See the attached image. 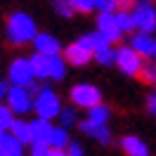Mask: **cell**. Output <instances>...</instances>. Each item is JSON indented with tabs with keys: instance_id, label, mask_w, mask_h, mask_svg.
Masks as SVG:
<instances>
[{
	"instance_id": "6da1fadb",
	"label": "cell",
	"mask_w": 156,
	"mask_h": 156,
	"mask_svg": "<svg viewBox=\"0 0 156 156\" xmlns=\"http://www.w3.org/2000/svg\"><path fill=\"white\" fill-rule=\"evenodd\" d=\"M36 21L31 14L26 12H12L10 19H7V26H5V36H7V43L12 45H26V43H33L36 38Z\"/></svg>"
},
{
	"instance_id": "7a4b0ae2",
	"label": "cell",
	"mask_w": 156,
	"mask_h": 156,
	"mask_svg": "<svg viewBox=\"0 0 156 156\" xmlns=\"http://www.w3.org/2000/svg\"><path fill=\"white\" fill-rule=\"evenodd\" d=\"M33 111H36V116L48 118V121L57 118L62 111V102H59L57 92L48 85H40L38 92L33 95Z\"/></svg>"
},
{
	"instance_id": "3957f363",
	"label": "cell",
	"mask_w": 156,
	"mask_h": 156,
	"mask_svg": "<svg viewBox=\"0 0 156 156\" xmlns=\"http://www.w3.org/2000/svg\"><path fill=\"white\" fill-rule=\"evenodd\" d=\"M5 104L14 111V116H24L33 111V92L26 85H10L5 95Z\"/></svg>"
},
{
	"instance_id": "277c9868",
	"label": "cell",
	"mask_w": 156,
	"mask_h": 156,
	"mask_svg": "<svg viewBox=\"0 0 156 156\" xmlns=\"http://www.w3.org/2000/svg\"><path fill=\"white\" fill-rule=\"evenodd\" d=\"M7 80L12 85H26L29 88L36 78V71H33V64H31V57H17L12 59L10 69H7Z\"/></svg>"
},
{
	"instance_id": "5b68a950",
	"label": "cell",
	"mask_w": 156,
	"mask_h": 156,
	"mask_svg": "<svg viewBox=\"0 0 156 156\" xmlns=\"http://www.w3.org/2000/svg\"><path fill=\"white\" fill-rule=\"evenodd\" d=\"M116 64L126 76H137L144 62H142V55L130 45V48H118L116 50Z\"/></svg>"
},
{
	"instance_id": "8992f818",
	"label": "cell",
	"mask_w": 156,
	"mask_h": 156,
	"mask_svg": "<svg viewBox=\"0 0 156 156\" xmlns=\"http://www.w3.org/2000/svg\"><path fill=\"white\" fill-rule=\"evenodd\" d=\"M69 97H71V102H73L76 107H80V109H90V107H95V104H99V102H102L99 90L95 88V85H88V83L73 85Z\"/></svg>"
},
{
	"instance_id": "52a82bcc",
	"label": "cell",
	"mask_w": 156,
	"mask_h": 156,
	"mask_svg": "<svg viewBox=\"0 0 156 156\" xmlns=\"http://www.w3.org/2000/svg\"><path fill=\"white\" fill-rule=\"evenodd\" d=\"M133 14H135L137 31H144V33H154L156 31V10L149 2H137Z\"/></svg>"
},
{
	"instance_id": "ba28073f",
	"label": "cell",
	"mask_w": 156,
	"mask_h": 156,
	"mask_svg": "<svg viewBox=\"0 0 156 156\" xmlns=\"http://www.w3.org/2000/svg\"><path fill=\"white\" fill-rule=\"evenodd\" d=\"M97 31L109 40V43H116V40H121V36H123V31H121V26H118L116 14H114V12H99V17H97Z\"/></svg>"
},
{
	"instance_id": "9c48e42d",
	"label": "cell",
	"mask_w": 156,
	"mask_h": 156,
	"mask_svg": "<svg viewBox=\"0 0 156 156\" xmlns=\"http://www.w3.org/2000/svg\"><path fill=\"white\" fill-rule=\"evenodd\" d=\"M78 128H80L83 135H90L92 140H97V142H102V144H109V142H111V133H109L107 123H95V121L85 118V121L78 123Z\"/></svg>"
},
{
	"instance_id": "30bf717a",
	"label": "cell",
	"mask_w": 156,
	"mask_h": 156,
	"mask_svg": "<svg viewBox=\"0 0 156 156\" xmlns=\"http://www.w3.org/2000/svg\"><path fill=\"white\" fill-rule=\"evenodd\" d=\"M64 59H66L69 64H73V66H85L90 59H92V52L85 45H80V43H71L64 50Z\"/></svg>"
},
{
	"instance_id": "8fae6325",
	"label": "cell",
	"mask_w": 156,
	"mask_h": 156,
	"mask_svg": "<svg viewBox=\"0 0 156 156\" xmlns=\"http://www.w3.org/2000/svg\"><path fill=\"white\" fill-rule=\"evenodd\" d=\"M33 50L40 52V55H59V52H62V45H59V40L55 38L52 33H36Z\"/></svg>"
},
{
	"instance_id": "7c38bea8",
	"label": "cell",
	"mask_w": 156,
	"mask_h": 156,
	"mask_svg": "<svg viewBox=\"0 0 156 156\" xmlns=\"http://www.w3.org/2000/svg\"><path fill=\"white\" fill-rule=\"evenodd\" d=\"M0 156H24V144L10 130L0 133Z\"/></svg>"
},
{
	"instance_id": "4fadbf2b",
	"label": "cell",
	"mask_w": 156,
	"mask_h": 156,
	"mask_svg": "<svg viewBox=\"0 0 156 156\" xmlns=\"http://www.w3.org/2000/svg\"><path fill=\"white\" fill-rule=\"evenodd\" d=\"M52 121L48 118H36V121H31V133H33V142H48L50 144V135H52Z\"/></svg>"
},
{
	"instance_id": "5bb4252c",
	"label": "cell",
	"mask_w": 156,
	"mask_h": 156,
	"mask_svg": "<svg viewBox=\"0 0 156 156\" xmlns=\"http://www.w3.org/2000/svg\"><path fill=\"white\" fill-rule=\"evenodd\" d=\"M64 76H66V59L59 55H48V78L62 80Z\"/></svg>"
},
{
	"instance_id": "9a60e30c",
	"label": "cell",
	"mask_w": 156,
	"mask_h": 156,
	"mask_svg": "<svg viewBox=\"0 0 156 156\" xmlns=\"http://www.w3.org/2000/svg\"><path fill=\"white\" fill-rule=\"evenodd\" d=\"M10 133L17 140H19L21 144L26 147V144H31L33 142V133H31V123H26V121H21V118H14L12 121V126H10Z\"/></svg>"
},
{
	"instance_id": "2e32d148",
	"label": "cell",
	"mask_w": 156,
	"mask_h": 156,
	"mask_svg": "<svg viewBox=\"0 0 156 156\" xmlns=\"http://www.w3.org/2000/svg\"><path fill=\"white\" fill-rule=\"evenodd\" d=\"M133 48L142 55V57H154V38H151V33H144V31H140L133 43H130Z\"/></svg>"
},
{
	"instance_id": "e0dca14e",
	"label": "cell",
	"mask_w": 156,
	"mask_h": 156,
	"mask_svg": "<svg viewBox=\"0 0 156 156\" xmlns=\"http://www.w3.org/2000/svg\"><path fill=\"white\" fill-rule=\"evenodd\" d=\"M121 147H123V151H126L128 156H149V149H147V144L140 137H133V135L123 137V140H121Z\"/></svg>"
},
{
	"instance_id": "ac0fdd59",
	"label": "cell",
	"mask_w": 156,
	"mask_h": 156,
	"mask_svg": "<svg viewBox=\"0 0 156 156\" xmlns=\"http://www.w3.org/2000/svg\"><path fill=\"white\" fill-rule=\"evenodd\" d=\"M92 59H97L102 66H109V64L116 62V50L111 48V43H104V45H99V48L92 52Z\"/></svg>"
},
{
	"instance_id": "d6986e66",
	"label": "cell",
	"mask_w": 156,
	"mask_h": 156,
	"mask_svg": "<svg viewBox=\"0 0 156 156\" xmlns=\"http://www.w3.org/2000/svg\"><path fill=\"white\" fill-rule=\"evenodd\" d=\"M69 142H71V140H69V128H64V126L52 128V135H50V147H55V149H66Z\"/></svg>"
},
{
	"instance_id": "ffe728a7",
	"label": "cell",
	"mask_w": 156,
	"mask_h": 156,
	"mask_svg": "<svg viewBox=\"0 0 156 156\" xmlns=\"http://www.w3.org/2000/svg\"><path fill=\"white\" fill-rule=\"evenodd\" d=\"M116 21H118V26H121V31H123V33H133V31L137 29L135 14H133L130 10H118V12H116Z\"/></svg>"
},
{
	"instance_id": "44dd1931",
	"label": "cell",
	"mask_w": 156,
	"mask_h": 156,
	"mask_svg": "<svg viewBox=\"0 0 156 156\" xmlns=\"http://www.w3.org/2000/svg\"><path fill=\"white\" fill-rule=\"evenodd\" d=\"M109 116H111V109H109L107 104H102V102L88 109V118H90V121H95V123H107Z\"/></svg>"
},
{
	"instance_id": "7402d4cb",
	"label": "cell",
	"mask_w": 156,
	"mask_h": 156,
	"mask_svg": "<svg viewBox=\"0 0 156 156\" xmlns=\"http://www.w3.org/2000/svg\"><path fill=\"white\" fill-rule=\"evenodd\" d=\"M31 64H33L36 78H40V80H45V78H48V55H40V52H36V55L31 57Z\"/></svg>"
},
{
	"instance_id": "603a6c76",
	"label": "cell",
	"mask_w": 156,
	"mask_h": 156,
	"mask_svg": "<svg viewBox=\"0 0 156 156\" xmlns=\"http://www.w3.org/2000/svg\"><path fill=\"white\" fill-rule=\"evenodd\" d=\"M78 43H80V45H85L90 52H95L99 45H104V43H109V40H107V38H104V36H102V33L97 31V33H88V36H83V38L78 40Z\"/></svg>"
},
{
	"instance_id": "cb8c5ba5",
	"label": "cell",
	"mask_w": 156,
	"mask_h": 156,
	"mask_svg": "<svg viewBox=\"0 0 156 156\" xmlns=\"http://www.w3.org/2000/svg\"><path fill=\"white\" fill-rule=\"evenodd\" d=\"M59 121H62V126L64 128H71V126H76L78 123V118H76V109H71V107H64L62 111H59Z\"/></svg>"
},
{
	"instance_id": "d4e9b609",
	"label": "cell",
	"mask_w": 156,
	"mask_h": 156,
	"mask_svg": "<svg viewBox=\"0 0 156 156\" xmlns=\"http://www.w3.org/2000/svg\"><path fill=\"white\" fill-rule=\"evenodd\" d=\"M12 121H14V111L7 104H0V130H10Z\"/></svg>"
},
{
	"instance_id": "484cf974",
	"label": "cell",
	"mask_w": 156,
	"mask_h": 156,
	"mask_svg": "<svg viewBox=\"0 0 156 156\" xmlns=\"http://www.w3.org/2000/svg\"><path fill=\"white\" fill-rule=\"evenodd\" d=\"M52 5H55V12H57L59 17H64V19H69V17L76 12L73 7H71L69 0H52Z\"/></svg>"
},
{
	"instance_id": "4316f807",
	"label": "cell",
	"mask_w": 156,
	"mask_h": 156,
	"mask_svg": "<svg viewBox=\"0 0 156 156\" xmlns=\"http://www.w3.org/2000/svg\"><path fill=\"white\" fill-rule=\"evenodd\" d=\"M69 2H71V7L76 12H83V14L95 10V0H69Z\"/></svg>"
},
{
	"instance_id": "83f0119b",
	"label": "cell",
	"mask_w": 156,
	"mask_h": 156,
	"mask_svg": "<svg viewBox=\"0 0 156 156\" xmlns=\"http://www.w3.org/2000/svg\"><path fill=\"white\" fill-rule=\"evenodd\" d=\"M31 156H50V151H52V147L48 144V142H31Z\"/></svg>"
},
{
	"instance_id": "f1b7e54d",
	"label": "cell",
	"mask_w": 156,
	"mask_h": 156,
	"mask_svg": "<svg viewBox=\"0 0 156 156\" xmlns=\"http://www.w3.org/2000/svg\"><path fill=\"white\" fill-rule=\"evenodd\" d=\"M137 76H142V80H144V83H156V69L142 64V69H140V73H137Z\"/></svg>"
},
{
	"instance_id": "f546056e",
	"label": "cell",
	"mask_w": 156,
	"mask_h": 156,
	"mask_svg": "<svg viewBox=\"0 0 156 156\" xmlns=\"http://www.w3.org/2000/svg\"><path fill=\"white\" fill-rule=\"evenodd\" d=\"M95 10H99V12H114V10H118V5H116V0H95Z\"/></svg>"
},
{
	"instance_id": "4dcf8cb0",
	"label": "cell",
	"mask_w": 156,
	"mask_h": 156,
	"mask_svg": "<svg viewBox=\"0 0 156 156\" xmlns=\"http://www.w3.org/2000/svg\"><path fill=\"white\" fill-rule=\"evenodd\" d=\"M66 151H69V156H85V154H83V147L78 144V142H69Z\"/></svg>"
},
{
	"instance_id": "1f68e13d",
	"label": "cell",
	"mask_w": 156,
	"mask_h": 156,
	"mask_svg": "<svg viewBox=\"0 0 156 156\" xmlns=\"http://www.w3.org/2000/svg\"><path fill=\"white\" fill-rule=\"evenodd\" d=\"M118 10H130L133 5H137V0H116Z\"/></svg>"
},
{
	"instance_id": "d6a6232c",
	"label": "cell",
	"mask_w": 156,
	"mask_h": 156,
	"mask_svg": "<svg viewBox=\"0 0 156 156\" xmlns=\"http://www.w3.org/2000/svg\"><path fill=\"white\" fill-rule=\"evenodd\" d=\"M50 156H69V151H66V149H55V147H52Z\"/></svg>"
},
{
	"instance_id": "836d02e7",
	"label": "cell",
	"mask_w": 156,
	"mask_h": 156,
	"mask_svg": "<svg viewBox=\"0 0 156 156\" xmlns=\"http://www.w3.org/2000/svg\"><path fill=\"white\" fill-rule=\"evenodd\" d=\"M7 88H10V85H7L5 80H0V99H5V95H7Z\"/></svg>"
},
{
	"instance_id": "e575fe53",
	"label": "cell",
	"mask_w": 156,
	"mask_h": 156,
	"mask_svg": "<svg viewBox=\"0 0 156 156\" xmlns=\"http://www.w3.org/2000/svg\"><path fill=\"white\" fill-rule=\"evenodd\" d=\"M149 109L154 111V116H156V92H154V95H149Z\"/></svg>"
},
{
	"instance_id": "d590c367",
	"label": "cell",
	"mask_w": 156,
	"mask_h": 156,
	"mask_svg": "<svg viewBox=\"0 0 156 156\" xmlns=\"http://www.w3.org/2000/svg\"><path fill=\"white\" fill-rule=\"evenodd\" d=\"M154 59H156V40H154Z\"/></svg>"
},
{
	"instance_id": "8d00e7d4",
	"label": "cell",
	"mask_w": 156,
	"mask_h": 156,
	"mask_svg": "<svg viewBox=\"0 0 156 156\" xmlns=\"http://www.w3.org/2000/svg\"><path fill=\"white\" fill-rule=\"evenodd\" d=\"M0 133H2V130H0Z\"/></svg>"
}]
</instances>
